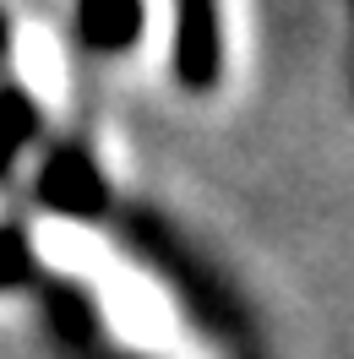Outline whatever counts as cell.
Returning a JSON list of instances; mask_svg holds the SVG:
<instances>
[{"label": "cell", "instance_id": "6da1fadb", "mask_svg": "<svg viewBox=\"0 0 354 359\" xmlns=\"http://www.w3.org/2000/svg\"><path fill=\"white\" fill-rule=\"evenodd\" d=\"M39 196H44L55 212H66V218H98L104 207H110V185L98 175V163H93L88 147H55L44 158V175H39Z\"/></svg>", "mask_w": 354, "mask_h": 359}, {"label": "cell", "instance_id": "7a4b0ae2", "mask_svg": "<svg viewBox=\"0 0 354 359\" xmlns=\"http://www.w3.org/2000/svg\"><path fill=\"white\" fill-rule=\"evenodd\" d=\"M175 76L191 93L218 82L223 39H218V0H175Z\"/></svg>", "mask_w": 354, "mask_h": 359}, {"label": "cell", "instance_id": "3957f363", "mask_svg": "<svg viewBox=\"0 0 354 359\" xmlns=\"http://www.w3.org/2000/svg\"><path fill=\"white\" fill-rule=\"evenodd\" d=\"M77 33L98 55L136 44L142 33V0H77Z\"/></svg>", "mask_w": 354, "mask_h": 359}, {"label": "cell", "instance_id": "277c9868", "mask_svg": "<svg viewBox=\"0 0 354 359\" xmlns=\"http://www.w3.org/2000/svg\"><path fill=\"white\" fill-rule=\"evenodd\" d=\"M39 131V104L27 88H0V175L11 169V158L22 153V142Z\"/></svg>", "mask_w": 354, "mask_h": 359}, {"label": "cell", "instance_id": "5b68a950", "mask_svg": "<svg viewBox=\"0 0 354 359\" xmlns=\"http://www.w3.org/2000/svg\"><path fill=\"white\" fill-rule=\"evenodd\" d=\"M22 272H27V240L11 234V229H0V283H11Z\"/></svg>", "mask_w": 354, "mask_h": 359}, {"label": "cell", "instance_id": "8992f818", "mask_svg": "<svg viewBox=\"0 0 354 359\" xmlns=\"http://www.w3.org/2000/svg\"><path fill=\"white\" fill-rule=\"evenodd\" d=\"M0 55H6V17H0Z\"/></svg>", "mask_w": 354, "mask_h": 359}]
</instances>
